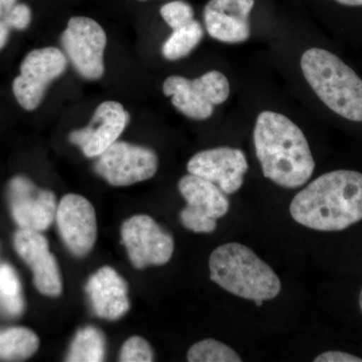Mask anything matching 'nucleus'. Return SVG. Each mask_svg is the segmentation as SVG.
Wrapping results in <instances>:
<instances>
[{"instance_id": "f257e3e1", "label": "nucleus", "mask_w": 362, "mask_h": 362, "mask_svg": "<svg viewBox=\"0 0 362 362\" xmlns=\"http://www.w3.org/2000/svg\"><path fill=\"white\" fill-rule=\"evenodd\" d=\"M290 214L300 225L340 232L362 221V173L335 170L319 176L298 192Z\"/></svg>"}, {"instance_id": "f03ea898", "label": "nucleus", "mask_w": 362, "mask_h": 362, "mask_svg": "<svg viewBox=\"0 0 362 362\" xmlns=\"http://www.w3.org/2000/svg\"><path fill=\"white\" fill-rule=\"evenodd\" d=\"M254 144L264 176L279 187H303L313 175L315 162L308 141L296 124L283 114H259Z\"/></svg>"}, {"instance_id": "7ed1b4c3", "label": "nucleus", "mask_w": 362, "mask_h": 362, "mask_svg": "<svg viewBox=\"0 0 362 362\" xmlns=\"http://www.w3.org/2000/svg\"><path fill=\"white\" fill-rule=\"evenodd\" d=\"M209 267L211 280L235 296L265 302L280 294L277 274L244 245L228 243L216 247Z\"/></svg>"}, {"instance_id": "20e7f679", "label": "nucleus", "mask_w": 362, "mask_h": 362, "mask_svg": "<svg viewBox=\"0 0 362 362\" xmlns=\"http://www.w3.org/2000/svg\"><path fill=\"white\" fill-rule=\"evenodd\" d=\"M305 78L330 110L354 122H362V80L334 54L307 49L301 58Z\"/></svg>"}, {"instance_id": "39448f33", "label": "nucleus", "mask_w": 362, "mask_h": 362, "mask_svg": "<svg viewBox=\"0 0 362 362\" xmlns=\"http://www.w3.org/2000/svg\"><path fill=\"white\" fill-rule=\"evenodd\" d=\"M162 90L166 97H171L176 110L194 120L211 118L214 106L225 103L230 96L228 78L218 71H207L194 80L170 76Z\"/></svg>"}, {"instance_id": "423d86ee", "label": "nucleus", "mask_w": 362, "mask_h": 362, "mask_svg": "<svg viewBox=\"0 0 362 362\" xmlns=\"http://www.w3.org/2000/svg\"><path fill=\"white\" fill-rule=\"evenodd\" d=\"M68 59L61 49L47 47L28 52L21 65V74L14 78L13 90L21 108L33 111L44 100L47 87L61 77Z\"/></svg>"}, {"instance_id": "0eeeda50", "label": "nucleus", "mask_w": 362, "mask_h": 362, "mask_svg": "<svg viewBox=\"0 0 362 362\" xmlns=\"http://www.w3.org/2000/svg\"><path fill=\"white\" fill-rule=\"evenodd\" d=\"M62 45L81 77L89 81L103 77L107 35L96 21L86 16L71 18L62 35Z\"/></svg>"}, {"instance_id": "6e6552de", "label": "nucleus", "mask_w": 362, "mask_h": 362, "mask_svg": "<svg viewBox=\"0 0 362 362\" xmlns=\"http://www.w3.org/2000/svg\"><path fill=\"white\" fill-rule=\"evenodd\" d=\"M178 189L187 204L180 213L181 223L194 233L214 232L216 220L230 209L225 192L211 181L190 173L181 178Z\"/></svg>"}, {"instance_id": "1a4fd4ad", "label": "nucleus", "mask_w": 362, "mask_h": 362, "mask_svg": "<svg viewBox=\"0 0 362 362\" xmlns=\"http://www.w3.org/2000/svg\"><path fill=\"white\" fill-rule=\"evenodd\" d=\"M158 157L153 150L117 141L98 156L95 170L113 187H128L153 177Z\"/></svg>"}, {"instance_id": "9d476101", "label": "nucleus", "mask_w": 362, "mask_h": 362, "mask_svg": "<svg viewBox=\"0 0 362 362\" xmlns=\"http://www.w3.org/2000/svg\"><path fill=\"white\" fill-rule=\"evenodd\" d=\"M122 243L137 269L168 264L175 252V240L146 214L132 216L121 228Z\"/></svg>"}, {"instance_id": "9b49d317", "label": "nucleus", "mask_w": 362, "mask_h": 362, "mask_svg": "<svg viewBox=\"0 0 362 362\" xmlns=\"http://www.w3.org/2000/svg\"><path fill=\"white\" fill-rule=\"evenodd\" d=\"M56 221L71 254L76 257L89 254L97 240V218L92 204L82 195L66 194L59 202Z\"/></svg>"}, {"instance_id": "f8f14e48", "label": "nucleus", "mask_w": 362, "mask_h": 362, "mask_svg": "<svg viewBox=\"0 0 362 362\" xmlns=\"http://www.w3.org/2000/svg\"><path fill=\"white\" fill-rule=\"evenodd\" d=\"M9 204L14 221L23 230L42 232L56 218V197L49 190L40 189L28 178H13L8 187Z\"/></svg>"}, {"instance_id": "ddd939ff", "label": "nucleus", "mask_w": 362, "mask_h": 362, "mask_svg": "<svg viewBox=\"0 0 362 362\" xmlns=\"http://www.w3.org/2000/svg\"><path fill=\"white\" fill-rule=\"evenodd\" d=\"M247 169L244 152L230 147L204 150L192 156L187 163L190 175L211 181L226 194H233L243 187Z\"/></svg>"}, {"instance_id": "4468645a", "label": "nucleus", "mask_w": 362, "mask_h": 362, "mask_svg": "<svg viewBox=\"0 0 362 362\" xmlns=\"http://www.w3.org/2000/svg\"><path fill=\"white\" fill-rule=\"evenodd\" d=\"M129 120V113L122 104L105 101L97 107L89 125L71 132L69 139L80 147L86 157L94 158L118 141Z\"/></svg>"}, {"instance_id": "2eb2a0df", "label": "nucleus", "mask_w": 362, "mask_h": 362, "mask_svg": "<svg viewBox=\"0 0 362 362\" xmlns=\"http://www.w3.org/2000/svg\"><path fill=\"white\" fill-rule=\"evenodd\" d=\"M14 247L33 273V283L42 294L61 295V274L57 259L49 252V242L40 232L21 230L14 235Z\"/></svg>"}, {"instance_id": "dca6fc26", "label": "nucleus", "mask_w": 362, "mask_h": 362, "mask_svg": "<svg viewBox=\"0 0 362 362\" xmlns=\"http://www.w3.org/2000/svg\"><path fill=\"white\" fill-rule=\"evenodd\" d=\"M255 0H209L204 11V25L214 39L239 44L251 35L250 16Z\"/></svg>"}, {"instance_id": "f3484780", "label": "nucleus", "mask_w": 362, "mask_h": 362, "mask_svg": "<svg viewBox=\"0 0 362 362\" xmlns=\"http://www.w3.org/2000/svg\"><path fill=\"white\" fill-rule=\"evenodd\" d=\"M88 295L95 313L107 320H117L130 308L128 285L111 267H103L90 276Z\"/></svg>"}, {"instance_id": "a211bd4d", "label": "nucleus", "mask_w": 362, "mask_h": 362, "mask_svg": "<svg viewBox=\"0 0 362 362\" xmlns=\"http://www.w3.org/2000/svg\"><path fill=\"white\" fill-rule=\"evenodd\" d=\"M40 340L33 331L23 327L0 331V358L23 361L39 349Z\"/></svg>"}, {"instance_id": "6ab92c4d", "label": "nucleus", "mask_w": 362, "mask_h": 362, "mask_svg": "<svg viewBox=\"0 0 362 362\" xmlns=\"http://www.w3.org/2000/svg\"><path fill=\"white\" fill-rule=\"evenodd\" d=\"M204 30L197 21H192L187 25L175 28L170 37L162 45V56L168 61H177L190 54L202 40Z\"/></svg>"}, {"instance_id": "aec40b11", "label": "nucleus", "mask_w": 362, "mask_h": 362, "mask_svg": "<svg viewBox=\"0 0 362 362\" xmlns=\"http://www.w3.org/2000/svg\"><path fill=\"white\" fill-rule=\"evenodd\" d=\"M105 357V337L97 328L88 326L78 330L74 338L66 361L98 362Z\"/></svg>"}, {"instance_id": "412c9836", "label": "nucleus", "mask_w": 362, "mask_h": 362, "mask_svg": "<svg viewBox=\"0 0 362 362\" xmlns=\"http://www.w3.org/2000/svg\"><path fill=\"white\" fill-rule=\"evenodd\" d=\"M189 362H240L237 352L225 343L214 339H204L195 343L187 352Z\"/></svg>"}, {"instance_id": "4be33fe9", "label": "nucleus", "mask_w": 362, "mask_h": 362, "mask_svg": "<svg viewBox=\"0 0 362 362\" xmlns=\"http://www.w3.org/2000/svg\"><path fill=\"white\" fill-rule=\"evenodd\" d=\"M0 298L7 313L20 315L23 309L20 280L9 265L0 266Z\"/></svg>"}, {"instance_id": "5701e85b", "label": "nucleus", "mask_w": 362, "mask_h": 362, "mask_svg": "<svg viewBox=\"0 0 362 362\" xmlns=\"http://www.w3.org/2000/svg\"><path fill=\"white\" fill-rule=\"evenodd\" d=\"M160 16L173 30L194 20V8L187 2L181 0L164 4L160 8Z\"/></svg>"}, {"instance_id": "b1692460", "label": "nucleus", "mask_w": 362, "mask_h": 362, "mask_svg": "<svg viewBox=\"0 0 362 362\" xmlns=\"http://www.w3.org/2000/svg\"><path fill=\"white\" fill-rule=\"evenodd\" d=\"M119 361L151 362L154 361L153 350L146 340L139 337H133L124 343Z\"/></svg>"}, {"instance_id": "393cba45", "label": "nucleus", "mask_w": 362, "mask_h": 362, "mask_svg": "<svg viewBox=\"0 0 362 362\" xmlns=\"http://www.w3.org/2000/svg\"><path fill=\"white\" fill-rule=\"evenodd\" d=\"M32 21V11L25 4H16L6 13V23L16 30H25Z\"/></svg>"}, {"instance_id": "a878e982", "label": "nucleus", "mask_w": 362, "mask_h": 362, "mask_svg": "<svg viewBox=\"0 0 362 362\" xmlns=\"http://www.w3.org/2000/svg\"><path fill=\"white\" fill-rule=\"evenodd\" d=\"M315 362H362L361 357L343 351H326L314 359Z\"/></svg>"}, {"instance_id": "bb28decb", "label": "nucleus", "mask_w": 362, "mask_h": 362, "mask_svg": "<svg viewBox=\"0 0 362 362\" xmlns=\"http://www.w3.org/2000/svg\"><path fill=\"white\" fill-rule=\"evenodd\" d=\"M8 40V25L6 21H0V51L4 49Z\"/></svg>"}, {"instance_id": "cd10ccee", "label": "nucleus", "mask_w": 362, "mask_h": 362, "mask_svg": "<svg viewBox=\"0 0 362 362\" xmlns=\"http://www.w3.org/2000/svg\"><path fill=\"white\" fill-rule=\"evenodd\" d=\"M337 4H341V6H349V7H361L362 0H334Z\"/></svg>"}, {"instance_id": "c85d7f7f", "label": "nucleus", "mask_w": 362, "mask_h": 362, "mask_svg": "<svg viewBox=\"0 0 362 362\" xmlns=\"http://www.w3.org/2000/svg\"><path fill=\"white\" fill-rule=\"evenodd\" d=\"M16 0H1L2 6H4V11L8 13L14 6H16Z\"/></svg>"}, {"instance_id": "c756f323", "label": "nucleus", "mask_w": 362, "mask_h": 362, "mask_svg": "<svg viewBox=\"0 0 362 362\" xmlns=\"http://www.w3.org/2000/svg\"><path fill=\"white\" fill-rule=\"evenodd\" d=\"M359 307H361L362 311V289L361 291V295H359Z\"/></svg>"}, {"instance_id": "7c9ffc66", "label": "nucleus", "mask_w": 362, "mask_h": 362, "mask_svg": "<svg viewBox=\"0 0 362 362\" xmlns=\"http://www.w3.org/2000/svg\"><path fill=\"white\" fill-rule=\"evenodd\" d=\"M4 6H2L1 0H0V16H2V13H4Z\"/></svg>"}, {"instance_id": "2f4dec72", "label": "nucleus", "mask_w": 362, "mask_h": 362, "mask_svg": "<svg viewBox=\"0 0 362 362\" xmlns=\"http://www.w3.org/2000/svg\"><path fill=\"white\" fill-rule=\"evenodd\" d=\"M141 1H145V0H141Z\"/></svg>"}]
</instances>
